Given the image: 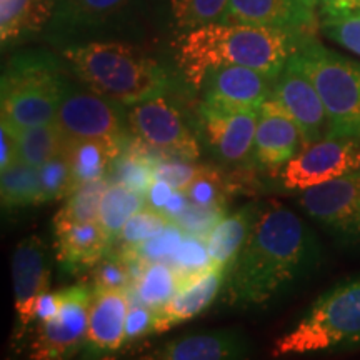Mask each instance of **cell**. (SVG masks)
<instances>
[{
    "instance_id": "obj_1",
    "label": "cell",
    "mask_w": 360,
    "mask_h": 360,
    "mask_svg": "<svg viewBox=\"0 0 360 360\" xmlns=\"http://www.w3.org/2000/svg\"><path fill=\"white\" fill-rule=\"evenodd\" d=\"M322 259L319 238L285 205L260 209L249 240L229 269L224 300L237 309L274 304L312 276Z\"/></svg>"
},
{
    "instance_id": "obj_2",
    "label": "cell",
    "mask_w": 360,
    "mask_h": 360,
    "mask_svg": "<svg viewBox=\"0 0 360 360\" xmlns=\"http://www.w3.org/2000/svg\"><path fill=\"white\" fill-rule=\"evenodd\" d=\"M312 35L250 24L214 22L180 35L175 60L184 79L200 90L207 72L220 65H244L276 80L297 49Z\"/></svg>"
},
{
    "instance_id": "obj_3",
    "label": "cell",
    "mask_w": 360,
    "mask_h": 360,
    "mask_svg": "<svg viewBox=\"0 0 360 360\" xmlns=\"http://www.w3.org/2000/svg\"><path fill=\"white\" fill-rule=\"evenodd\" d=\"M58 53L85 87L127 107L165 96L174 84L160 62L124 40H92Z\"/></svg>"
},
{
    "instance_id": "obj_4",
    "label": "cell",
    "mask_w": 360,
    "mask_h": 360,
    "mask_svg": "<svg viewBox=\"0 0 360 360\" xmlns=\"http://www.w3.org/2000/svg\"><path fill=\"white\" fill-rule=\"evenodd\" d=\"M69 79L60 60L45 51L13 56L0 79L2 122L15 130L56 122Z\"/></svg>"
},
{
    "instance_id": "obj_5",
    "label": "cell",
    "mask_w": 360,
    "mask_h": 360,
    "mask_svg": "<svg viewBox=\"0 0 360 360\" xmlns=\"http://www.w3.org/2000/svg\"><path fill=\"white\" fill-rule=\"evenodd\" d=\"M360 345V276L319 297L300 321L272 347L274 357L304 355Z\"/></svg>"
},
{
    "instance_id": "obj_6",
    "label": "cell",
    "mask_w": 360,
    "mask_h": 360,
    "mask_svg": "<svg viewBox=\"0 0 360 360\" xmlns=\"http://www.w3.org/2000/svg\"><path fill=\"white\" fill-rule=\"evenodd\" d=\"M312 80L330 117V137L360 142V62L309 37L289 58Z\"/></svg>"
},
{
    "instance_id": "obj_7",
    "label": "cell",
    "mask_w": 360,
    "mask_h": 360,
    "mask_svg": "<svg viewBox=\"0 0 360 360\" xmlns=\"http://www.w3.org/2000/svg\"><path fill=\"white\" fill-rule=\"evenodd\" d=\"M143 4L146 0H53L42 35L57 51L92 40H122L141 19Z\"/></svg>"
},
{
    "instance_id": "obj_8",
    "label": "cell",
    "mask_w": 360,
    "mask_h": 360,
    "mask_svg": "<svg viewBox=\"0 0 360 360\" xmlns=\"http://www.w3.org/2000/svg\"><path fill=\"white\" fill-rule=\"evenodd\" d=\"M56 122L67 139H102L127 141L132 135L127 119V105L112 101L89 87L67 84Z\"/></svg>"
},
{
    "instance_id": "obj_9",
    "label": "cell",
    "mask_w": 360,
    "mask_h": 360,
    "mask_svg": "<svg viewBox=\"0 0 360 360\" xmlns=\"http://www.w3.org/2000/svg\"><path fill=\"white\" fill-rule=\"evenodd\" d=\"M360 169V142L345 137H326L305 146L281 169V182L289 191L339 179Z\"/></svg>"
},
{
    "instance_id": "obj_10",
    "label": "cell",
    "mask_w": 360,
    "mask_h": 360,
    "mask_svg": "<svg viewBox=\"0 0 360 360\" xmlns=\"http://www.w3.org/2000/svg\"><path fill=\"white\" fill-rule=\"evenodd\" d=\"M127 119L137 137L170 159H199L200 147L195 135L165 96L130 105Z\"/></svg>"
},
{
    "instance_id": "obj_11",
    "label": "cell",
    "mask_w": 360,
    "mask_h": 360,
    "mask_svg": "<svg viewBox=\"0 0 360 360\" xmlns=\"http://www.w3.org/2000/svg\"><path fill=\"white\" fill-rule=\"evenodd\" d=\"M94 285L77 283L64 289V305L53 321L40 322L30 357L58 360L74 355L87 340Z\"/></svg>"
},
{
    "instance_id": "obj_12",
    "label": "cell",
    "mask_w": 360,
    "mask_h": 360,
    "mask_svg": "<svg viewBox=\"0 0 360 360\" xmlns=\"http://www.w3.org/2000/svg\"><path fill=\"white\" fill-rule=\"evenodd\" d=\"M300 209L339 236L360 237V169L300 191Z\"/></svg>"
},
{
    "instance_id": "obj_13",
    "label": "cell",
    "mask_w": 360,
    "mask_h": 360,
    "mask_svg": "<svg viewBox=\"0 0 360 360\" xmlns=\"http://www.w3.org/2000/svg\"><path fill=\"white\" fill-rule=\"evenodd\" d=\"M269 98L299 125L305 146L330 137V117L326 103L312 80L299 67L287 62L285 69L274 80Z\"/></svg>"
},
{
    "instance_id": "obj_14",
    "label": "cell",
    "mask_w": 360,
    "mask_h": 360,
    "mask_svg": "<svg viewBox=\"0 0 360 360\" xmlns=\"http://www.w3.org/2000/svg\"><path fill=\"white\" fill-rule=\"evenodd\" d=\"M260 109H219L200 103L199 125L207 146L225 164L252 157Z\"/></svg>"
},
{
    "instance_id": "obj_15",
    "label": "cell",
    "mask_w": 360,
    "mask_h": 360,
    "mask_svg": "<svg viewBox=\"0 0 360 360\" xmlns=\"http://www.w3.org/2000/svg\"><path fill=\"white\" fill-rule=\"evenodd\" d=\"M12 281L15 294L17 335L22 337L35 321V300L51 285V257L39 236H29L12 255Z\"/></svg>"
},
{
    "instance_id": "obj_16",
    "label": "cell",
    "mask_w": 360,
    "mask_h": 360,
    "mask_svg": "<svg viewBox=\"0 0 360 360\" xmlns=\"http://www.w3.org/2000/svg\"><path fill=\"white\" fill-rule=\"evenodd\" d=\"M274 79L244 65H220L207 72L202 103L219 109H260L270 97Z\"/></svg>"
},
{
    "instance_id": "obj_17",
    "label": "cell",
    "mask_w": 360,
    "mask_h": 360,
    "mask_svg": "<svg viewBox=\"0 0 360 360\" xmlns=\"http://www.w3.org/2000/svg\"><path fill=\"white\" fill-rule=\"evenodd\" d=\"M305 147L299 125L276 102L267 98L260 107V117L252 157L260 167L278 169Z\"/></svg>"
},
{
    "instance_id": "obj_18",
    "label": "cell",
    "mask_w": 360,
    "mask_h": 360,
    "mask_svg": "<svg viewBox=\"0 0 360 360\" xmlns=\"http://www.w3.org/2000/svg\"><path fill=\"white\" fill-rule=\"evenodd\" d=\"M314 11L304 0H229L220 22L274 27L310 35L315 27Z\"/></svg>"
},
{
    "instance_id": "obj_19",
    "label": "cell",
    "mask_w": 360,
    "mask_h": 360,
    "mask_svg": "<svg viewBox=\"0 0 360 360\" xmlns=\"http://www.w3.org/2000/svg\"><path fill=\"white\" fill-rule=\"evenodd\" d=\"M53 238L58 264L69 274L96 267L114 245L101 222H57L53 224Z\"/></svg>"
},
{
    "instance_id": "obj_20",
    "label": "cell",
    "mask_w": 360,
    "mask_h": 360,
    "mask_svg": "<svg viewBox=\"0 0 360 360\" xmlns=\"http://www.w3.org/2000/svg\"><path fill=\"white\" fill-rule=\"evenodd\" d=\"M252 352L250 342L232 330L207 332L175 339L146 359L160 360H232L245 359Z\"/></svg>"
},
{
    "instance_id": "obj_21",
    "label": "cell",
    "mask_w": 360,
    "mask_h": 360,
    "mask_svg": "<svg viewBox=\"0 0 360 360\" xmlns=\"http://www.w3.org/2000/svg\"><path fill=\"white\" fill-rule=\"evenodd\" d=\"M130 309V292H96L90 305L85 345L96 352H115L125 344V319Z\"/></svg>"
},
{
    "instance_id": "obj_22",
    "label": "cell",
    "mask_w": 360,
    "mask_h": 360,
    "mask_svg": "<svg viewBox=\"0 0 360 360\" xmlns=\"http://www.w3.org/2000/svg\"><path fill=\"white\" fill-rule=\"evenodd\" d=\"M227 274V270L222 267H214L205 276L180 287L177 294L164 307L157 310V334L191 321L209 309L224 289Z\"/></svg>"
},
{
    "instance_id": "obj_23",
    "label": "cell",
    "mask_w": 360,
    "mask_h": 360,
    "mask_svg": "<svg viewBox=\"0 0 360 360\" xmlns=\"http://www.w3.org/2000/svg\"><path fill=\"white\" fill-rule=\"evenodd\" d=\"M129 139L127 141L67 139L64 155L70 164L74 192L84 184L107 179L112 162L122 154Z\"/></svg>"
},
{
    "instance_id": "obj_24",
    "label": "cell",
    "mask_w": 360,
    "mask_h": 360,
    "mask_svg": "<svg viewBox=\"0 0 360 360\" xmlns=\"http://www.w3.org/2000/svg\"><path fill=\"white\" fill-rule=\"evenodd\" d=\"M260 209L262 207L254 204L242 207L233 214L225 215L209 233L207 247L217 267H222L229 272L249 240L252 229L259 219Z\"/></svg>"
},
{
    "instance_id": "obj_25",
    "label": "cell",
    "mask_w": 360,
    "mask_h": 360,
    "mask_svg": "<svg viewBox=\"0 0 360 360\" xmlns=\"http://www.w3.org/2000/svg\"><path fill=\"white\" fill-rule=\"evenodd\" d=\"M52 11L53 0H0L2 47L42 34Z\"/></svg>"
},
{
    "instance_id": "obj_26",
    "label": "cell",
    "mask_w": 360,
    "mask_h": 360,
    "mask_svg": "<svg viewBox=\"0 0 360 360\" xmlns=\"http://www.w3.org/2000/svg\"><path fill=\"white\" fill-rule=\"evenodd\" d=\"M0 200L4 210H19L44 204L39 167L15 162L0 175Z\"/></svg>"
},
{
    "instance_id": "obj_27",
    "label": "cell",
    "mask_w": 360,
    "mask_h": 360,
    "mask_svg": "<svg viewBox=\"0 0 360 360\" xmlns=\"http://www.w3.org/2000/svg\"><path fill=\"white\" fill-rule=\"evenodd\" d=\"M179 290V278L167 262H148L130 289V299L159 310Z\"/></svg>"
},
{
    "instance_id": "obj_28",
    "label": "cell",
    "mask_w": 360,
    "mask_h": 360,
    "mask_svg": "<svg viewBox=\"0 0 360 360\" xmlns=\"http://www.w3.org/2000/svg\"><path fill=\"white\" fill-rule=\"evenodd\" d=\"M65 142L67 135L57 122L17 130L19 160L34 167H42L45 162L64 154Z\"/></svg>"
},
{
    "instance_id": "obj_29",
    "label": "cell",
    "mask_w": 360,
    "mask_h": 360,
    "mask_svg": "<svg viewBox=\"0 0 360 360\" xmlns=\"http://www.w3.org/2000/svg\"><path fill=\"white\" fill-rule=\"evenodd\" d=\"M146 207L147 197L143 193L130 191L120 184H110L102 197L98 222L107 232V236L110 237V240L115 242L125 222Z\"/></svg>"
},
{
    "instance_id": "obj_30",
    "label": "cell",
    "mask_w": 360,
    "mask_h": 360,
    "mask_svg": "<svg viewBox=\"0 0 360 360\" xmlns=\"http://www.w3.org/2000/svg\"><path fill=\"white\" fill-rule=\"evenodd\" d=\"M110 186L109 179L94 180V182L84 184L74 193L67 197L65 205L56 214L52 224H85L98 222V212H101V202L103 193Z\"/></svg>"
},
{
    "instance_id": "obj_31",
    "label": "cell",
    "mask_w": 360,
    "mask_h": 360,
    "mask_svg": "<svg viewBox=\"0 0 360 360\" xmlns=\"http://www.w3.org/2000/svg\"><path fill=\"white\" fill-rule=\"evenodd\" d=\"M169 264L172 265L175 276L179 278V289L217 267L210 257L207 238L188 236V233L182 238Z\"/></svg>"
},
{
    "instance_id": "obj_32",
    "label": "cell",
    "mask_w": 360,
    "mask_h": 360,
    "mask_svg": "<svg viewBox=\"0 0 360 360\" xmlns=\"http://www.w3.org/2000/svg\"><path fill=\"white\" fill-rule=\"evenodd\" d=\"M186 237V232L179 227L175 222H170L164 231L157 236L147 238L141 244L132 247H122L117 249V254H120L127 262H170L174 252Z\"/></svg>"
},
{
    "instance_id": "obj_33",
    "label": "cell",
    "mask_w": 360,
    "mask_h": 360,
    "mask_svg": "<svg viewBox=\"0 0 360 360\" xmlns=\"http://www.w3.org/2000/svg\"><path fill=\"white\" fill-rule=\"evenodd\" d=\"M227 6L229 0H170V12L177 29L187 32L220 22Z\"/></svg>"
},
{
    "instance_id": "obj_34",
    "label": "cell",
    "mask_w": 360,
    "mask_h": 360,
    "mask_svg": "<svg viewBox=\"0 0 360 360\" xmlns=\"http://www.w3.org/2000/svg\"><path fill=\"white\" fill-rule=\"evenodd\" d=\"M107 179L110 180V184H120L130 191L146 195L148 187L155 179L154 165L124 150L112 162Z\"/></svg>"
},
{
    "instance_id": "obj_35",
    "label": "cell",
    "mask_w": 360,
    "mask_h": 360,
    "mask_svg": "<svg viewBox=\"0 0 360 360\" xmlns=\"http://www.w3.org/2000/svg\"><path fill=\"white\" fill-rule=\"evenodd\" d=\"M172 222L167 215H164L159 210L154 209H142L141 212L132 215L125 225L122 231L117 236L114 245L117 249H122V247H132L141 244V242L147 240V238L157 236V233L164 231L167 225Z\"/></svg>"
},
{
    "instance_id": "obj_36",
    "label": "cell",
    "mask_w": 360,
    "mask_h": 360,
    "mask_svg": "<svg viewBox=\"0 0 360 360\" xmlns=\"http://www.w3.org/2000/svg\"><path fill=\"white\" fill-rule=\"evenodd\" d=\"M132 272L130 265L122 255L110 250L109 254L94 267L92 285L96 292H110V290H125L132 289Z\"/></svg>"
},
{
    "instance_id": "obj_37",
    "label": "cell",
    "mask_w": 360,
    "mask_h": 360,
    "mask_svg": "<svg viewBox=\"0 0 360 360\" xmlns=\"http://www.w3.org/2000/svg\"><path fill=\"white\" fill-rule=\"evenodd\" d=\"M40 184H42V195L45 202L60 200L74 193V182H72V170L65 155H58L56 159L45 162L39 167Z\"/></svg>"
},
{
    "instance_id": "obj_38",
    "label": "cell",
    "mask_w": 360,
    "mask_h": 360,
    "mask_svg": "<svg viewBox=\"0 0 360 360\" xmlns=\"http://www.w3.org/2000/svg\"><path fill=\"white\" fill-rule=\"evenodd\" d=\"M225 212L227 205H197L191 202L172 222L188 236L207 238L215 225L225 217Z\"/></svg>"
},
{
    "instance_id": "obj_39",
    "label": "cell",
    "mask_w": 360,
    "mask_h": 360,
    "mask_svg": "<svg viewBox=\"0 0 360 360\" xmlns=\"http://www.w3.org/2000/svg\"><path fill=\"white\" fill-rule=\"evenodd\" d=\"M188 200L197 205H227L225 204V182L217 169L202 165L186 191Z\"/></svg>"
},
{
    "instance_id": "obj_40",
    "label": "cell",
    "mask_w": 360,
    "mask_h": 360,
    "mask_svg": "<svg viewBox=\"0 0 360 360\" xmlns=\"http://www.w3.org/2000/svg\"><path fill=\"white\" fill-rule=\"evenodd\" d=\"M321 29L332 42L360 57V11L347 15L323 17Z\"/></svg>"
},
{
    "instance_id": "obj_41",
    "label": "cell",
    "mask_w": 360,
    "mask_h": 360,
    "mask_svg": "<svg viewBox=\"0 0 360 360\" xmlns=\"http://www.w3.org/2000/svg\"><path fill=\"white\" fill-rule=\"evenodd\" d=\"M200 169L202 165L193 164L192 160L165 159L154 167V177L165 180L174 187V191L186 192Z\"/></svg>"
},
{
    "instance_id": "obj_42",
    "label": "cell",
    "mask_w": 360,
    "mask_h": 360,
    "mask_svg": "<svg viewBox=\"0 0 360 360\" xmlns=\"http://www.w3.org/2000/svg\"><path fill=\"white\" fill-rule=\"evenodd\" d=\"M157 328V310L130 299V309L125 319V342H137L154 334Z\"/></svg>"
},
{
    "instance_id": "obj_43",
    "label": "cell",
    "mask_w": 360,
    "mask_h": 360,
    "mask_svg": "<svg viewBox=\"0 0 360 360\" xmlns=\"http://www.w3.org/2000/svg\"><path fill=\"white\" fill-rule=\"evenodd\" d=\"M19 162V143H17V130L2 122L0 129V172Z\"/></svg>"
},
{
    "instance_id": "obj_44",
    "label": "cell",
    "mask_w": 360,
    "mask_h": 360,
    "mask_svg": "<svg viewBox=\"0 0 360 360\" xmlns=\"http://www.w3.org/2000/svg\"><path fill=\"white\" fill-rule=\"evenodd\" d=\"M62 305H64V290L58 292H44L42 295H39V299L35 300V321L39 322H49L53 321L60 312Z\"/></svg>"
},
{
    "instance_id": "obj_45",
    "label": "cell",
    "mask_w": 360,
    "mask_h": 360,
    "mask_svg": "<svg viewBox=\"0 0 360 360\" xmlns=\"http://www.w3.org/2000/svg\"><path fill=\"white\" fill-rule=\"evenodd\" d=\"M172 192L174 187L170 186V184L165 182V180L154 179V182L150 184V187H148V191L146 193L147 207L148 209H154L162 212L165 204H167V200L170 199V195H172Z\"/></svg>"
},
{
    "instance_id": "obj_46",
    "label": "cell",
    "mask_w": 360,
    "mask_h": 360,
    "mask_svg": "<svg viewBox=\"0 0 360 360\" xmlns=\"http://www.w3.org/2000/svg\"><path fill=\"white\" fill-rule=\"evenodd\" d=\"M317 7L323 17L347 15L360 11V0H317Z\"/></svg>"
},
{
    "instance_id": "obj_47",
    "label": "cell",
    "mask_w": 360,
    "mask_h": 360,
    "mask_svg": "<svg viewBox=\"0 0 360 360\" xmlns=\"http://www.w3.org/2000/svg\"><path fill=\"white\" fill-rule=\"evenodd\" d=\"M188 204H191V200H188L186 192L174 191L172 195H170V199L167 200V204H165L164 210H162V214L167 215L170 220H174L180 212H184V209H186Z\"/></svg>"
}]
</instances>
